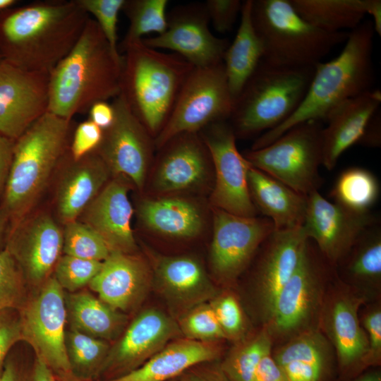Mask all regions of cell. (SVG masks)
<instances>
[{"label":"cell","instance_id":"6da1fadb","mask_svg":"<svg viewBox=\"0 0 381 381\" xmlns=\"http://www.w3.org/2000/svg\"><path fill=\"white\" fill-rule=\"evenodd\" d=\"M90 16L76 0H41L0 17L4 57L23 69L50 73L71 52Z\"/></svg>","mask_w":381,"mask_h":381},{"label":"cell","instance_id":"7a4b0ae2","mask_svg":"<svg viewBox=\"0 0 381 381\" xmlns=\"http://www.w3.org/2000/svg\"><path fill=\"white\" fill-rule=\"evenodd\" d=\"M121 54L91 17L71 52L49 73V111L67 119L121 92Z\"/></svg>","mask_w":381,"mask_h":381},{"label":"cell","instance_id":"3957f363","mask_svg":"<svg viewBox=\"0 0 381 381\" xmlns=\"http://www.w3.org/2000/svg\"><path fill=\"white\" fill-rule=\"evenodd\" d=\"M374 35L371 20L363 22L349 32L339 54L315 66L308 91L296 111L281 125L260 135L251 149L270 144L300 123L325 121L340 103L373 90Z\"/></svg>","mask_w":381,"mask_h":381},{"label":"cell","instance_id":"277c9868","mask_svg":"<svg viewBox=\"0 0 381 381\" xmlns=\"http://www.w3.org/2000/svg\"><path fill=\"white\" fill-rule=\"evenodd\" d=\"M121 92L132 111L155 138L167 122L194 68L177 54L164 53L142 40L121 52Z\"/></svg>","mask_w":381,"mask_h":381},{"label":"cell","instance_id":"5b68a950","mask_svg":"<svg viewBox=\"0 0 381 381\" xmlns=\"http://www.w3.org/2000/svg\"><path fill=\"white\" fill-rule=\"evenodd\" d=\"M73 123L48 111L14 141L4 196L7 215L21 216L41 193L69 149Z\"/></svg>","mask_w":381,"mask_h":381},{"label":"cell","instance_id":"8992f818","mask_svg":"<svg viewBox=\"0 0 381 381\" xmlns=\"http://www.w3.org/2000/svg\"><path fill=\"white\" fill-rule=\"evenodd\" d=\"M315 68L276 67L261 61L234 102L229 121L236 138L260 135L286 121L303 102Z\"/></svg>","mask_w":381,"mask_h":381},{"label":"cell","instance_id":"52a82bcc","mask_svg":"<svg viewBox=\"0 0 381 381\" xmlns=\"http://www.w3.org/2000/svg\"><path fill=\"white\" fill-rule=\"evenodd\" d=\"M251 17L263 47L262 61L289 68L315 67L349 32H327L313 26L289 0H253Z\"/></svg>","mask_w":381,"mask_h":381},{"label":"cell","instance_id":"ba28073f","mask_svg":"<svg viewBox=\"0 0 381 381\" xmlns=\"http://www.w3.org/2000/svg\"><path fill=\"white\" fill-rule=\"evenodd\" d=\"M323 127L319 121L300 123L270 144L243 155L252 167L308 195L322 184Z\"/></svg>","mask_w":381,"mask_h":381},{"label":"cell","instance_id":"9c48e42d","mask_svg":"<svg viewBox=\"0 0 381 381\" xmlns=\"http://www.w3.org/2000/svg\"><path fill=\"white\" fill-rule=\"evenodd\" d=\"M233 105L223 62L194 67L167 122L155 138V146L159 149L177 135L198 133L212 123L229 120Z\"/></svg>","mask_w":381,"mask_h":381},{"label":"cell","instance_id":"30bf717a","mask_svg":"<svg viewBox=\"0 0 381 381\" xmlns=\"http://www.w3.org/2000/svg\"><path fill=\"white\" fill-rule=\"evenodd\" d=\"M64 289L54 277L42 283L25 304L20 321L23 339L59 379H73L66 347L67 318Z\"/></svg>","mask_w":381,"mask_h":381},{"label":"cell","instance_id":"8fae6325","mask_svg":"<svg viewBox=\"0 0 381 381\" xmlns=\"http://www.w3.org/2000/svg\"><path fill=\"white\" fill-rule=\"evenodd\" d=\"M201 133L215 171L212 201L216 208L238 216L255 217L248 189V173L251 165L238 150L236 137L227 121L212 123Z\"/></svg>","mask_w":381,"mask_h":381},{"label":"cell","instance_id":"7c38bea8","mask_svg":"<svg viewBox=\"0 0 381 381\" xmlns=\"http://www.w3.org/2000/svg\"><path fill=\"white\" fill-rule=\"evenodd\" d=\"M111 105L114 121L103 131L102 141L95 151L110 171L127 176L141 188L155 140L132 111L121 92L113 99Z\"/></svg>","mask_w":381,"mask_h":381},{"label":"cell","instance_id":"4fadbf2b","mask_svg":"<svg viewBox=\"0 0 381 381\" xmlns=\"http://www.w3.org/2000/svg\"><path fill=\"white\" fill-rule=\"evenodd\" d=\"M49 73L0 61V133L15 141L49 111Z\"/></svg>","mask_w":381,"mask_h":381},{"label":"cell","instance_id":"5bb4252c","mask_svg":"<svg viewBox=\"0 0 381 381\" xmlns=\"http://www.w3.org/2000/svg\"><path fill=\"white\" fill-rule=\"evenodd\" d=\"M380 222L370 211L356 212L325 199L318 190L307 195L302 225L308 239L317 243L331 262L344 259L361 235Z\"/></svg>","mask_w":381,"mask_h":381},{"label":"cell","instance_id":"9a60e30c","mask_svg":"<svg viewBox=\"0 0 381 381\" xmlns=\"http://www.w3.org/2000/svg\"><path fill=\"white\" fill-rule=\"evenodd\" d=\"M167 19L168 25L163 33L142 40L145 45L171 50L196 68L223 62L229 42L211 32L204 4L176 8Z\"/></svg>","mask_w":381,"mask_h":381},{"label":"cell","instance_id":"2e32d148","mask_svg":"<svg viewBox=\"0 0 381 381\" xmlns=\"http://www.w3.org/2000/svg\"><path fill=\"white\" fill-rule=\"evenodd\" d=\"M213 226L210 262L215 275L223 280L236 278L275 229L265 217H242L217 208Z\"/></svg>","mask_w":381,"mask_h":381},{"label":"cell","instance_id":"e0dca14e","mask_svg":"<svg viewBox=\"0 0 381 381\" xmlns=\"http://www.w3.org/2000/svg\"><path fill=\"white\" fill-rule=\"evenodd\" d=\"M178 331L176 324L163 312L151 308L143 311L109 350L99 375H109L111 380L139 368Z\"/></svg>","mask_w":381,"mask_h":381},{"label":"cell","instance_id":"ac0fdd59","mask_svg":"<svg viewBox=\"0 0 381 381\" xmlns=\"http://www.w3.org/2000/svg\"><path fill=\"white\" fill-rule=\"evenodd\" d=\"M320 270L308 239L295 272L279 291L267 318L272 332L289 334L309 320L318 303Z\"/></svg>","mask_w":381,"mask_h":381},{"label":"cell","instance_id":"d6986e66","mask_svg":"<svg viewBox=\"0 0 381 381\" xmlns=\"http://www.w3.org/2000/svg\"><path fill=\"white\" fill-rule=\"evenodd\" d=\"M308 237L303 226L275 230L265 240L255 282L260 306L268 318L275 300L295 272Z\"/></svg>","mask_w":381,"mask_h":381},{"label":"cell","instance_id":"ffe728a7","mask_svg":"<svg viewBox=\"0 0 381 381\" xmlns=\"http://www.w3.org/2000/svg\"><path fill=\"white\" fill-rule=\"evenodd\" d=\"M33 284L49 277L63 250V232L53 219L40 214L16 229L7 247Z\"/></svg>","mask_w":381,"mask_h":381},{"label":"cell","instance_id":"44dd1931","mask_svg":"<svg viewBox=\"0 0 381 381\" xmlns=\"http://www.w3.org/2000/svg\"><path fill=\"white\" fill-rule=\"evenodd\" d=\"M197 133H181L159 148L163 151L154 178V186L157 191L181 190L195 186L204 180L211 158Z\"/></svg>","mask_w":381,"mask_h":381},{"label":"cell","instance_id":"7402d4cb","mask_svg":"<svg viewBox=\"0 0 381 381\" xmlns=\"http://www.w3.org/2000/svg\"><path fill=\"white\" fill-rule=\"evenodd\" d=\"M380 103V90L373 89L331 110L325 120L327 125L322 130V165L327 169H333L342 153L358 143Z\"/></svg>","mask_w":381,"mask_h":381},{"label":"cell","instance_id":"603a6c76","mask_svg":"<svg viewBox=\"0 0 381 381\" xmlns=\"http://www.w3.org/2000/svg\"><path fill=\"white\" fill-rule=\"evenodd\" d=\"M128 191L121 180H113L83 212L85 224L95 231L112 250L126 253L135 248L131 226L133 210Z\"/></svg>","mask_w":381,"mask_h":381},{"label":"cell","instance_id":"cb8c5ba5","mask_svg":"<svg viewBox=\"0 0 381 381\" xmlns=\"http://www.w3.org/2000/svg\"><path fill=\"white\" fill-rule=\"evenodd\" d=\"M148 278L147 268L141 260L112 250L88 285L113 309L127 310L145 291Z\"/></svg>","mask_w":381,"mask_h":381},{"label":"cell","instance_id":"d4e9b609","mask_svg":"<svg viewBox=\"0 0 381 381\" xmlns=\"http://www.w3.org/2000/svg\"><path fill=\"white\" fill-rule=\"evenodd\" d=\"M248 185L255 207L272 222L275 230L291 229L303 225L307 195L252 166L248 173Z\"/></svg>","mask_w":381,"mask_h":381},{"label":"cell","instance_id":"484cf974","mask_svg":"<svg viewBox=\"0 0 381 381\" xmlns=\"http://www.w3.org/2000/svg\"><path fill=\"white\" fill-rule=\"evenodd\" d=\"M71 162L56 198L58 214L65 224L76 220L84 212L100 192L110 171L95 150L77 161L71 158Z\"/></svg>","mask_w":381,"mask_h":381},{"label":"cell","instance_id":"4316f807","mask_svg":"<svg viewBox=\"0 0 381 381\" xmlns=\"http://www.w3.org/2000/svg\"><path fill=\"white\" fill-rule=\"evenodd\" d=\"M217 356L218 351L207 342L181 339L166 344L139 368L109 381H169Z\"/></svg>","mask_w":381,"mask_h":381},{"label":"cell","instance_id":"83f0119b","mask_svg":"<svg viewBox=\"0 0 381 381\" xmlns=\"http://www.w3.org/2000/svg\"><path fill=\"white\" fill-rule=\"evenodd\" d=\"M361 302V298L341 296L333 301L326 315L327 332L344 372L366 365L368 341L358 316Z\"/></svg>","mask_w":381,"mask_h":381},{"label":"cell","instance_id":"f1b7e54d","mask_svg":"<svg viewBox=\"0 0 381 381\" xmlns=\"http://www.w3.org/2000/svg\"><path fill=\"white\" fill-rule=\"evenodd\" d=\"M253 0L242 3L241 21L234 40L223 56V64L234 102L263 57V47L253 26Z\"/></svg>","mask_w":381,"mask_h":381},{"label":"cell","instance_id":"f546056e","mask_svg":"<svg viewBox=\"0 0 381 381\" xmlns=\"http://www.w3.org/2000/svg\"><path fill=\"white\" fill-rule=\"evenodd\" d=\"M143 224L151 231L172 238H191L202 228L196 206L182 198L145 199L138 206Z\"/></svg>","mask_w":381,"mask_h":381},{"label":"cell","instance_id":"4dcf8cb0","mask_svg":"<svg viewBox=\"0 0 381 381\" xmlns=\"http://www.w3.org/2000/svg\"><path fill=\"white\" fill-rule=\"evenodd\" d=\"M155 272L162 290L177 301L200 300L214 291L202 265L193 258L159 257Z\"/></svg>","mask_w":381,"mask_h":381},{"label":"cell","instance_id":"1f68e13d","mask_svg":"<svg viewBox=\"0 0 381 381\" xmlns=\"http://www.w3.org/2000/svg\"><path fill=\"white\" fill-rule=\"evenodd\" d=\"M65 301L71 329L103 340L112 339L126 323L123 315L88 292L71 293Z\"/></svg>","mask_w":381,"mask_h":381},{"label":"cell","instance_id":"d6a6232c","mask_svg":"<svg viewBox=\"0 0 381 381\" xmlns=\"http://www.w3.org/2000/svg\"><path fill=\"white\" fill-rule=\"evenodd\" d=\"M306 22L327 32L351 31L366 15L367 0H289Z\"/></svg>","mask_w":381,"mask_h":381},{"label":"cell","instance_id":"836d02e7","mask_svg":"<svg viewBox=\"0 0 381 381\" xmlns=\"http://www.w3.org/2000/svg\"><path fill=\"white\" fill-rule=\"evenodd\" d=\"M376 177L361 167H351L338 177L330 195L334 202L356 212H368L379 197Z\"/></svg>","mask_w":381,"mask_h":381},{"label":"cell","instance_id":"e575fe53","mask_svg":"<svg viewBox=\"0 0 381 381\" xmlns=\"http://www.w3.org/2000/svg\"><path fill=\"white\" fill-rule=\"evenodd\" d=\"M167 0H125L122 11L129 20L128 30L118 47L121 52L152 32L160 35L168 25Z\"/></svg>","mask_w":381,"mask_h":381},{"label":"cell","instance_id":"d590c367","mask_svg":"<svg viewBox=\"0 0 381 381\" xmlns=\"http://www.w3.org/2000/svg\"><path fill=\"white\" fill-rule=\"evenodd\" d=\"M66 347L72 377L77 381L98 376L109 350L103 339L74 329L66 332Z\"/></svg>","mask_w":381,"mask_h":381},{"label":"cell","instance_id":"8d00e7d4","mask_svg":"<svg viewBox=\"0 0 381 381\" xmlns=\"http://www.w3.org/2000/svg\"><path fill=\"white\" fill-rule=\"evenodd\" d=\"M349 252L346 272L358 281L375 282L381 276V227L380 222L368 228Z\"/></svg>","mask_w":381,"mask_h":381},{"label":"cell","instance_id":"74e56055","mask_svg":"<svg viewBox=\"0 0 381 381\" xmlns=\"http://www.w3.org/2000/svg\"><path fill=\"white\" fill-rule=\"evenodd\" d=\"M269 353L270 334L262 331L232 350L219 366L231 381H253L261 359Z\"/></svg>","mask_w":381,"mask_h":381},{"label":"cell","instance_id":"f35d334b","mask_svg":"<svg viewBox=\"0 0 381 381\" xmlns=\"http://www.w3.org/2000/svg\"><path fill=\"white\" fill-rule=\"evenodd\" d=\"M273 358L279 366L298 361L310 365L325 374L329 366V351L324 337L316 330H309L283 346Z\"/></svg>","mask_w":381,"mask_h":381},{"label":"cell","instance_id":"ab89813d","mask_svg":"<svg viewBox=\"0 0 381 381\" xmlns=\"http://www.w3.org/2000/svg\"><path fill=\"white\" fill-rule=\"evenodd\" d=\"M111 251L104 240L86 224L76 220L66 224L63 232L65 255L103 262Z\"/></svg>","mask_w":381,"mask_h":381},{"label":"cell","instance_id":"60d3db41","mask_svg":"<svg viewBox=\"0 0 381 381\" xmlns=\"http://www.w3.org/2000/svg\"><path fill=\"white\" fill-rule=\"evenodd\" d=\"M102 265L100 261L64 255L59 258L55 265L54 277L63 289L74 293L89 284Z\"/></svg>","mask_w":381,"mask_h":381},{"label":"cell","instance_id":"b9f144b4","mask_svg":"<svg viewBox=\"0 0 381 381\" xmlns=\"http://www.w3.org/2000/svg\"><path fill=\"white\" fill-rule=\"evenodd\" d=\"M78 5L92 18L112 50L120 54L118 49L117 24L119 14L125 0H76Z\"/></svg>","mask_w":381,"mask_h":381},{"label":"cell","instance_id":"7bdbcfd3","mask_svg":"<svg viewBox=\"0 0 381 381\" xmlns=\"http://www.w3.org/2000/svg\"><path fill=\"white\" fill-rule=\"evenodd\" d=\"M181 328L190 339L207 342L226 337L211 305H202L181 320Z\"/></svg>","mask_w":381,"mask_h":381},{"label":"cell","instance_id":"ee69618b","mask_svg":"<svg viewBox=\"0 0 381 381\" xmlns=\"http://www.w3.org/2000/svg\"><path fill=\"white\" fill-rule=\"evenodd\" d=\"M23 288L20 268L6 248L0 252V311L20 303Z\"/></svg>","mask_w":381,"mask_h":381},{"label":"cell","instance_id":"f6af8a7d","mask_svg":"<svg viewBox=\"0 0 381 381\" xmlns=\"http://www.w3.org/2000/svg\"><path fill=\"white\" fill-rule=\"evenodd\" d=\"M210 305L226 337H235L242 332L244 328L243 317L239 304L234 296H221Z\"/></svg>","mask_w":381,"mask_h":381},{"label":"cell","instance_id":"bcb514c9","mask_svg":"<svg viewBox=\"0 0 381 381\" xmlns=\"http://www.w3.org/2000/svg\"><path fill=\"white\" fill-rule=\"evenodd\" d=\"M102 136L103 130L90 119L79 123L73 132L69 147L72 159L79 160L96 150Z\"/></svg>","mask_w":381,"mask_h":381},{"label":"cell","instance_id":"7dc6e473","mask_svg":"<svg viewBox=\"0 0 381 381\" xmlns=\"http://www.w3.org/2000/svg\"><path fill=\"white\" fill-rule=\"evenodd\" d=\"M204 6L214 28L224 34L234 26L241 13L242 2L239 0H208Z\"/></svg>","mask_w":381,"mask_h":381},{"label":"cell","instance_id":"c3c4849f","mask_svg":"<svg viewBox=\"0 0 381 381\" xmlns=\"http://www.w3.org/2000/svg\"><path fill=\"white\" fill-rule=\"evenodd\" d=\"M5 311H0V375L9 350L23 339L20 318L8 315Z\"/></svg>","mask_w":381,"mask_h":381},{"label":"cell","instance_id":"681fc988","mask_svg":"<svg viewBox=\"0 0 381 381\" xmlns=\"http://www.w3.org/2000/svg\"><path fill=\"white\" fill-rule=\"evenodd\" d=\"M363 325L368 332V352L365 365L378 363L381 353V311L375 309L364 318Z\"/></svg>","mask_w":381,"mask_h":381},{"label":"cell","instance_id":"f907efd6","mask_svg":"<svg viewBox=\"0 0 381 381\" xmlns=\"http://www.w3.org/2000/svg\"><path fill=\"white\" fill-rule=\"evenodd\" d=\"M280 367L288 381H321L325 375L310 365L298 361L290 362Z\"/></svg>","mask_w":381,"mask_h":381},{"label":"cell","instance_id":"816d5d0a","mask_svg":"<svg viewBox=\"0 0 381 381\" xmlns=\"http://www.w3.org/2000/svg\"><path fill=\"white\" fill-rule=\"evenodd\" d=\"M253 381H288V380L282 368L274 361L271 353H269L261 359Z\"/></svg>","mask_w":381,"mask_h":381},{"label":"cell","instance_id":"f5cc1de1","mask_svg":"<svg viewBox=\"0 0 381 381\" xmlns=\"http://www.w3.org/2000/svg\"><path fill=\"white\" fill-rule=\"evenodd\" d=\"M196 366L181 375L183 381H231L219 365H214L201 368H196Z\"/></svg>","mask_w":381,"mask_h":381},{"label":"cell","instance_id":"db71d44e","mask_svg":"<svg viewBox=\"0 0 381 381\" xmlns=\"http://www.w3.org/2000/svg\"><path fill=\"white\" fill-rule=\"evenodd\" d=\"M88 114L89 119L103 131L108 128L114 121L113 107L107 101L94 104L89 109Z\"/></svg>","mask_w":381,"mask_h":381},{"label":"cell","instance_id":"11a10c76","mask_svg":"<svg viewBox=\"0 0 381 381\" xmlns=\"http://www.w3.org/2000/svg\"><path fill=\"white\" fill-rule=\"evenodd\" d=\"M381 116L380 109L368 123L358 143L368 147H377L381 143Z\"/></svg>","mask_w":381,"mask_h":381},{"label":"cell","instance_id":"9f6ffc18","mask_svg":"<svg viewBox=\"0 0 381 381\" xmlns=\"http://www.w3.org/2000/svg\"><path fill=\"white\" fill-rule=\"evenodd\" d=\"M14 141L0 133V187L5 183L11 163Z\"/></svg>","mask_w":381,"mask_h":381},{"label":"cell","instance_id":"6f0895ef","mask_svg":"<svg viewBox=\"0 0 381 381\" xmlns=\"http://www.w3.org/2000/svg\"><path fill=\"white\" fill-rule=\"evenodd\" d=\"M28 381H57L53 372L40 357L36 356Z\"/></svg>","mask_w":381,"mask_h":381},{"label":"cell","instance_id":"680465c9","mask_svg":"<svg viewBox=\"0 0 381 381\" xmlns=\"http://www.w3.org/2000/svg\"><path fill=\"white\" fill-rule=\"evenodd\" d=\"M366 14L372 17L375 33L381 35V1L367 0Z\"/></svg>","mask_w":381,"mask_h":381},{"label":"cell","instance_id":"91938a15","mask_svg":"<svg viewBox=\"0 0 381 381\" xmlns=\"http://www.w3.org/2000/svg\"><path fill=\"white\" fill-rule=\"evenodd\" d=\"M0 381H28V378L23 375L13 361H7L0 375Z\"/></svg>","mask_w":381,"mask_h":381},{"label":"cell","instance_id":"94428289","mask_svg":"<svg viewBox=\"0 0 381 381\" xmlns=\"http://www.w3.org/2000/svg\"><path fill=\"white\" fill-rule=\"evenodd\" d=\"M354 381H381V377L378 373H369Z\"/></svg>","mask_w":381,"mask_h":381},{"label":"cell","instance_id":"6125c7cd","mask_svg":"<svg viewBox=\"0 0 381 381\" xmlns=\"http://www.w3.org/2000/svg\"><path fill=\"white\" fill-rule=\"evenodd\" d=\"M16 2L15 0H0V11H5L9 9Z\"/></svg>","mask_w":381,"mask_h":381},{"label":"cell","instance_id":"be15d7a7","mask_svg":"<svg viewBox=\"0 0 381 381\" xmlns=\"http://www.w3.org/2000/svg\"><path fill=\"white\" fill-rule=\"evenodd\" d=\"M57 381H77L75 380H73V379H59Z\"/></svg>","mask_w":381,"mask_h":381},{"label":"cell","instance_id":"e7e4bbea","mask_svg":"<svg viewBox=\"0 0 381 381\" xmlns=\"http://www.w3.org/2000/svg\"><path fill=\"white\" fill-rule=\"evenodd\" d=\"M169 381H183V380L181 378V377H176V378H174L173 380H171Z\"/></svg>","mask_w":381,"mask_h":381},{"label":"cell","instance_id":"03108f58","mask_svg":"<svg viewBox=\"0 0 381 381\" xmlns=\"http://www.w3.org/2000/svg\"><path fill=\"white\" fill-rule=\"evenodd\" d=\"M0 227H1V222H0Z\"/></svg>","mask_w":381,"mask_h":381}]
</instances>
